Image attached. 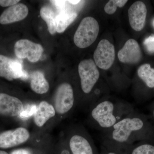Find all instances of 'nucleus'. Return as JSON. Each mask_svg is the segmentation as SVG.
I'll return each instance as SVG.
<instances>
[{
	"label": "nucleus",
	"mask_w": 154,
	"mask_h": 154,
	"mask_svg": "<svg viewBox=\"0 0 154 154\" xmlns=\"http://www.w3.org/2000/svg\"><path fill=\"white\" fill-rule=\"evenodd\" d=\"M0 154H8L7 152L4 151L0 150Z\"/></svg>",
	"instance_id": "nucleus-30"
},
{
	"label": "nucleus",
	"mask_w": 154,
	"mask_h": 154,
	"mask_svg": "<svg viewBox=\"0 0 154 154\" xmlns=\"http://www.w3.org/2000/svg\"><path fill=\"white\" fill-rule=\"evenodd\" d=\"M123 154H154V140L138 142L128 147Z\"/></svg>",
	"instance_id": "nucleus-16"
},
{
	"label": "nucleus",
	"mask_w": 154,
	"mask_h": 154,
	"mask_svg": "<svg viewBox=\"0 0 154 154\" xmlns=\"http://www.w3.org/2000/svg\"><path fill=\"white\" fill-rule=\"evenodd\" d=\"M30 137V134L24 128L8 131L0 134V148L7 149L24 143Z\"/></svg>",
	"instance_id": "nucleus-9"
},
{
	"label": "nucleus",
	"mask_w": 154,
	"mask_h": 154,
	"mask_svg": "<svg viewBox=\"0 0 154 154\" xmlns=\"http://www.w3.org/2000/svg\"><path fill=\"white\" fill-rule=\"evenodd\" d=\"M30 87L36 94H42L47 93L49 90V84L44 74L39 71H36L31 75Z\"/></svg>",
	"instance_id": "nucleus-15"
},
{
	"label": "nucleus",
	"mask_w": 154,
	"mask_h": 154,
	"mask_svg": "<svg viewBox=\"0 0 154 154\" xmlns=\"http://www.w3.org/2000/svg\"><path fill=\"white\" fill-rule=\"evenodd\" d=\"M138 76L149 88H154V69L149 64L141 66L137 70Z\"/></svg>",
	"instance_id": "nucleus-19"
},
{
	"label": "nucleus",
	"mask_w": 154,
	"mask_h": 154,
	"mask_svg": "<svg viewBox=\"0 0 154 154\" xmlns=\"http://www.w3.org/2000/svg\"><path fill=\"white\" fill-rule=\"evenodd\" d=\"M37 108L35 105H30L26 107V108L23 109L21 114L19 115L20 117L23 118H27L29 116L32 115H34L36 112Z\"/></svg>",
	"instance_id": "nucleus-23"
},
{
	"label": "nucleus",
	"mask_w": 154,
	"mask_h": 154,
	"mask_svg": "<svg viewBox=\"0 0 154 154\" xmlns=\"http://www.w3.org/2000/svg\"><path fill=\"white\" fill-rule=\"evenodd\" d=\"M130 25L133 29L140 31L144 27L147 15L146 7L142 2L133 4L128 11Z\"/></svg>",
	"instance_id": "nucleus-11"
},
{
	"label": "nucleus",
	"mask_w": 154,
	"mask_h": 154,
	"mask_svg": "<svg viewBox=\"0 0 154 154\" xmlns=\"http://www.w3.org/2000/svg\"><path fill=\"white\" fill-rule=\"evenodd\" d=\"M148 116L154 129V103L151 106L150 108L149 114Z\"/></svg>",
	"instance_id": "nucleus-25"
},
{
	"label": "nucleus",
	"mask_w": 154,
	"mask_h": 154,
	"mask_svg": "<svg viewBox=\"0 0 154 154\" xmlns=\"http://www.w3.org/2000/svg\"><path fill=\"white\" fill-rule=\"evenodd\" d=\"M134 111L132 105L127 102L110 99L99 100L91 108V122L95 129L103 132Z\"/></svg>",
	"instance_id": "nucleus-2"
},
{
	"label": "nucleus",
	"mask_w": 154,
	"mask_h": 154,
	"mask_svg": "<svg viewBox=\"0 0 154 154\" xmlns=\"http://www.w3.org/2000/svg\"><path fill=\"white\" fill-rule=\"evenodd\" d=\"M102 133L103 146L121 153L138 142L154 140V129L148 116L136 111Z\"/></svg>",
	"instance_id": "nucleus-1"
},
{
	"label": "nucleus",
	"mask_w": 154,
	"mask_h": 154,
	"mask_svg": "<svg viewBox=\"0 0 154 154\" xmlns=\"http://www.w3.org/2000/svg\"><path fill=\"white\" fill-rule=\"evenodd\" d=\"M24 109L22 101L14 96L0 93V114L16 116L21 114Z\"/></svg>",
	"instance_id": "nucleus-10"
},
{
	"label": "nucleus",
	"mask_w": 154,
	"mask_h": 154,
	"mask_svg": "<svg viewBox=\"0 0 154 154\" xmlns=\"http://www.w3.org/2000/svg\"><path fill=\"white\" fill-rule=\"evenodd\" d=\"M78 14L74 12H65L62 11L57 16L56 32L63 33L66 28L75 21L77 18Z\"/></svg>",
	"instance_id": "nucleus-17"
},
{
	"label": "nucleus",
	"mask_w": 154,
	"mask_h": 154,
	"mask_svg": "<svg viewBox=\"0 0 154 154\" xmlns=\"http://www.w3.org/2000/svg\"><path fill=\"white\" fill-rule=\"evenodd\" d=\"M115 57V48L113 45L106 39L101 40L94 54L96 65L106 70L113 65Z\"/></svg>",
	"instance_id": "nucleus-7"
},
{
	"label": "nucleus",
	"mask_w": 154,
	"mask_h": 154,
	"mask_svg": "<svg viewBox=\"0 0 154 154\" xmlns=\"http://www.w3.org/2000/svg\"><path fill=\"white\" fill-rule=\"evenodd\" d=\"M28 12L27 6L22 3H18L3 11L0 16V24L8 25L22 21L27 17Z\"/></svg>",
	"instance_id": "nucleus-13"
},
{
	"label": "nucleus",
	"mask_w": 154,
	"mask_h": 154,
	"mask_svg": "<svg viewBox=\"0 0 154 154\" xmlns=\"http://www.w3.org/2000/svg\"><path fill=\"white\" fill-rule=\"evenodd\" d=\"M99 154H123L119 152L114 151L108 149L102 146V151Z\"/></svg>",
	"instance_id": "nucleus-26"
},
{
	"label": "nucleus",
	"mask_w": 154,
	"mask_h": 154,
	"mask_svg": "<svg viewBox=\"0 0 154 154\" xmlns=\"http://www.w3.org/2000/svg\"><path fill=\"white\" fill-rule=\"evenodd\" d=\"M99 31V23L96 19L92 17L84 18L75 33V45L81 48L89 47L96 40Z\"/></svg>",
	"instance_id": "nucleus-3"
},
{
	"label": "nucleus",
	"mask_w": 154,
	"mask_h": 154,
	"mask_svg": "<svg viewBox=\"0 0 154 154\" xmlns=\"http://www.w3.org/2000/svg\"><path fill=\"white\" fill-rule=\"evenodd\" d=\"M12 59L0 54V77L9 81L14 80L12 69Z\"/></svg>",
	"instance_id": "nucleus-20"
},
{
	"label": "nucleus",
	"mask_w": 154,
	"mask_h": 154,
	"mask_svg": "<svg viewBox=\"0 0 154 154\" xmlns=\"http://www.w3.org/2000/svg\"><path fill=\"white\" fill-rule=\"evenodd\" d=\"M81 1H77V0H72V1H68L69 3H71L72 5H76L80 3Z\"/></svg>",
	"instance_id": "nucleus-29"
},
{
	"label": "nucleus",
	"mask_w": 154,
	"mask_h": 154,
	"mask_svg": "<svg viewBox=\"0 0 154 154\" xmlns=\"http://www.w3.org/2000/svg\"><path fill=\"white\" fill-rule=\"evenodd\" d=\"M54 4H55V5L56 6L57 8L60 10L61 11V9L64 6L65 4L66 3V1H51Z\"/></svg>",
	"instance_id": "nucleus-27"
},
{
	"label": "nucleus",
	"mask_w": 154,
	"mask_h": 154,
	"mask_svg": "<svg viewBox=\"0 0 154 154\" xmlns=\"http://www.w3.org/2000/svg\"><path fill=\"white\" fill-rule=\"evenodd\" d=\"M14 52L20 59L27 58L30 62L38 61L44 49L41 45L27 39L18 40L14 45Z\"/></svg>",
	"instance_id": "nucleus-6"
},
{
	"label": "nucleus",
	"mask_w": 154,
	"mask_h": 154,
	"mask_svg": "<svg viewBox=\"0 0 154 154\" xmlns=\"http://www.w3.org/2000/svg\"><path fill=\"white\" fill-rule=\"evenodd\" d=\"M118 57L119 61L125 63L134 64L139 62L142 57L141 51L137 42L129 39L119 51Z\"/></svg>",
	"instance_id": "nucleus-12"
},
{
	"label": "nucleus",
	"mask_w": 154,
	"mask_h": 154,
	"mask_svg": "<svg viewBox=\"0 0 154 154\" xmlns=\"http://www.w3.org/2000/svg\"><path fill=\"white\" fill-rule=\"evenodd\" d=\"M40 15L42 19L46 22L48 30L50 34H54L56 32L57 15L51 8L44 6L40 9Z\"/></svg>",
	"instance_id": "nucleus-18"
},
{
	"label": "nucleus",
	"mask_w": 154,
	"mask_h": 154,
	"mask_svg": "<svg viewBox=\"0 0 154 154\" xmlns=\"http://www.w3.org/2000/svg\"><path fill=\"white\" fill-rule=\"evenodd\" d=\"M56 110L52 105L46 101L39 103L34 114V120L37 126L41 127L51 118L55 116Z\"/></svg>",
	"instance_id": "nucleus-14"
},
{
	"label": "nucleus",
	"mask_w": 154,
	"mask_h": 154,
	"mask_svg": "<svg viewBox=\"0 0 154 154\" xmlns=\"http://www.w3.org/2000/svg\"><path fill=\"white\" fill-rule=\"evenodd\" d=\"M75 99L73 89L70 84L63 83L58 86L54 98L56 111L61 115L66 114L72 109Z\"/></svg>",
	"instance_id": "nucleus-5"
},
{
	"label": "nucleus",
	"mask_w": 154,
	"mask_h": 154,
	"mask_svg": "<svg viewBox=\"0 0 154 154\" xmlns=\"http://www.w3.org/2000/svg\"><path fill=\"white\" fill-rule=\"evenodd\" d=\"M19 2H20L19 0H0V6L4 8H9L17 5Z\"/></svg>",
	"instance_id": "nucleus-24"
},
{
	"label": "nucleus",
	"mask_w": 154,
	"mask_h": 154,
	"mask_svg": "<svg viewBox=\"0 0 154 154\" xmlns=\"http://www.w3.org/2000/svg\"><path fill=\"white\" fill-rule=\"evenodd\" d=\"M152 24H153V26L154 27V19H153V20Z\"/></svg>",
	"instance_id": "nucleus-31"
},
{
	"label": "nucleus",
	"mask_w": 154,
	"mask_h": 154,
	"mask_svg": "<svg viewBox=\"0 0 154 154\" xmlns=\"http://www.w3.org/2000/svg\"><path fill=\"white\" fill-rule=\"evenodd\" d=\"M69 145L72 154H99L93 140L86 134L76 133L71 135Z\"/></svg>",
	"instance_id": "nucleus-8"
},
{
	"label": "nucleus",
	"mask_w": 154,
	"mask_h": 154,
	"mask_svg": "<svg viewBox=\"0 0 154 154\" xmlns=\"http://www.w3.org/2000/svg\"><path fill=\"white\" fill-rule=\"evenodd\" d=\"M144 46L149 53H154V35H152L145 39Z\"/></svg>",
	"instance_id": "nucleus-22"
},
{
	"label": "nucleus",
	"mask_w": 154,
	"mask_h": 154,
	"mask_svg": "<svg viewBox=\"0 0 154 154\" xmlns=\"http://www.w3.org/2000/svg\"><path fill=\"white\" fill-rule=\"evenodd\" d=\"M11 154H32L29 151L25 149H19L16 150L11 153Z\"/></svg>",
	"instance_id": "nucleus-28"
},
{
	"label": "nucleus",
	"mask_w": 154,
	"mask_h": 154,
	"mask_svg": "<svg viewBox=\"0 0 154 154\" xmlns=\"http://www.w3.org/2000/svg\"><path fill=\"white\" fill-rule=\"evenodd\" d=\"M78 71L82 91L85 94H90L100 77V73L95 62L92 59L82 61L79 64Z\"/></svg>",
	"instance_id": "nucleus-4"
},
{
	"label": "nucleus",
	"mask_w": 154,
	"mask_h": 154,
	"mask_svg": "<svg viewBox=\"0 0 154 154\" xmlns=\"http://www.w3.org/2000/svg\"><path fill=\"white\" fill-rule=\"evenodd\" d=\"M127 2V0H111L105 5L104 10L107 14L111 15L115 13L118 7L122 8Z\"/></svg>",
	"instance_id": "nucleus-21"
}]
</instances>
